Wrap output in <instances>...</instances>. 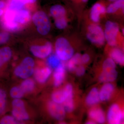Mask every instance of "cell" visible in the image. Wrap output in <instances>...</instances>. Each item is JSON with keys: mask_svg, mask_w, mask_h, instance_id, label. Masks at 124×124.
<instances>
[{"mask_svg": "<svg viewBox=\"0 0 124 124\" xmlns=\"http://www.w3.org/2000/svg\"><path fill=\"white\" fill-rule=\"evenodd\" d=\"M56 54L63 61H68L74 54V50L66 38L61 37L56 40L55 44Z\"/></svg>", "mask_w": 124, "mask_h": 124, "instance_id": "1", "label": "cell"}, {"mask_svg": "<svg viewBox=\"0 0 124 124\" xmlns=\"http://www.w3.org/2000/svg\"><path fill=\"white\" fill-rule=\"evenodd\" d=\"M32 20L40 35H46L49 33L51 29V24L48 17L45 12L37 11L32 16Z\"/></svg>", "mask_w": 124, "mask_h": 124, "instance_id": "2", "label": "cell"}, {"mask_svg": "<svg viewBox=\"0 0 124 124\" xmlns=\"http://www.w3.org/2000/svg\"><path fill=\"white\" fill-rule=\"evenodd\" d=\"M35 62L31 57L24 58L16 68L14 73L17 77L21 79L29 78L34 73Z\"/></svg>", "mask_w": 124, "mask_h": 124, "instance_id": "3", "label": "cell"}, {"mask_svg": "<svg viewBox=\"0 0 124 124\" xmlns=\"http://www.w3.org/2000/svg\"><path fill=\"white\" fill-rule=\"evenodd\" d=\"M86 37L92 44L99 46L103 45L105 42L104 31L97 24L93 23L89 25Z\"/></svg>", "mask_w": 124, "mask_h": 124, "instance_id": "4", "label": "cell"}, {"mask_svg": "<svg viewBox=\"0 0 124 124\" xmlns=\"http://www.w3.org/2000/svg\"><path fill=\"white\" fill-rule=\"evenodd\" d=\"M119 30V28L117 23L109 20L107 21L104 32L105 40L108 45L114 46L117 44V37Z\"/></svg>", "mask_w": 124, "mask_h": 124, "instance_id": "5", "label": "cell"}, {"mask_svg": "<svg viewBox=\"0 0 124 124\" xmlns=\"http://www.w3.org/2000/svg\"><path fill=\"white\" fill-rule=\"evenodd\" d=\"M12 114L18 121L29 119V115L26 109L24 102L20 99H16L12 102Z\"/></svg>", "mask_w": 124, "mask_h": 124, "instance_id": "6", "label": "cell"}, {"mask_svg": "<svg viewBox=\"0 0 124 124\" xmlns=\"http://www.w3.org/2000/svg\"><path fill=\"white\" fill-rule=\"evenodd\" d=\"M124 113L117 104H112L109 108L107 115V119L109 124H119L123 122Z\"/></svg>", "mask_w": 124, "mask_h": 124, "instance_id": "7", "label": "cell"}, {"mask_svg": "<svg viewBox=\"0 0 124 124\" xmlns=\"http://www.w3.org/2000/svg\"><path fill=\"white\" fill-rule=\"evenodd\" d=\"M31 17L29 10L22 9L17 11H12L10 15L9 20L20 26L28 22Z\"/></svg>", "mask_w": 124, "mask_h": 124, "instance_id": "8", "label": "cell"}, {"mask_svg": "<svg viewBox=\"0 0 124 124\" xmlns=\"http://www.w3.org/2000/svg\"><path fill=\"white\" fill-rule=\"evenodd\" d=\"M30 51L35 57L41 59L47 57L53 51V46L51 42L48 41L42 45H33L31 46Z\"/></svg>", "mask_w": 124, "mask_h": 124, "instance_id": "9", "label": "cell"}, {"mask_svg": "<svg viewBox=\"0 0 124 124\" xmlns=\"http://www.w3.org/2000/svg\"><path fill=\"white\" fill-rule=\"evenodd\" d=\"M106 2L104 0H100L93 5L90 15L93 22L97 23L100 21L101 15L106 13Z\"/></svg>", "mask_w": 124, "mask_h": 124, "instance_id": "10", "label": "cell"}, {"mask_svg": "<svg viewBox=\"0 0 124 124\" xmlns=\"http://www.w3.org/2000/svg\"><path fill=\"white\" fill-rule=\"evenodd\" d=\"M47 108L50 115L55 119L62 121L64 119L66 111L62 104L50 101L48 103Z\"/></svg>", "mask_w": 124, "mask_h": 124, "instance_id": "11", "label": "cell"}, {"mask_svg": "<svg viewBox=\"0 0 124 124\" xmlns=\"http://www.w3.org/2000/svg\"><path fill=\"white\" fill-rule=\"evenodd\" d=\"M12 55L11 49L8 46L0 48V78L4 75L5 68Z\"/></svg>", "mask_w": 124, "mask_h": 124, "instance_id": "12", "label": "cell"}, {"mask_svg": "<svg viewBox=\"0 0 124 124\" xmlns=\"http://www.w3.org/2000/svg\"><path fill=\"white\" fill-rule=\"evenodd\" d=\"M64 88L66 92L67 97L63 106L66 111L71 112L73 110L74 107L73 86L70 84H68Z\"/></svg>", "mask_w": 124, "mask_h": 124, "instance_id": "13", "label": "cell"}, {"mask_svg": "<svg viewBox=\"0 0 124 124\" xmlns=\"http://www.w3.org/2000/svg\"><path fill=\"white\" fill-rule=\"evenodd\" d=\"M51 72V68L48 67L38 68L34 71V77L37 82L40 84H43L48 79Z\"/></svg>", "mask_w": 124, "mask_h": 124, "instance_id": "14", "label": "cell"}, {"mask_svg": "<svg viewBox=\"0 0 124 124\" xmlns=\"http://www.w3.org/2000/svg\"><path fill=\"white\" fill-rule=\"evenodd\" d=\"M66 75L65 65L62 62L55 68L54 73V85L55 86H60L63 82Z\"/></svg>", "mask_w": 124, "mask_h": 124, "instance_id": "15", "label": "cell"}, {"mask_svg": "<svg viewBox=\"0 0 124 124\" xmlns=\"http://www.w3.org/2000/svg\"><path fill=\"white\" fill-rule=\"evenodd\" d=\"M115 90V87L110 82L106 83L99 91L100 101H106L109 100Z\"/></svg>", "mask_w": 124, "mask_h": 124, "instance_id": "16", "label": "cell"}, {"mask_svg": "<svg viewBox=\"0 0 124 124\" xmlns=\"http://www.w3.org/2000/svg\"><path fill=\"white\" fill-rule=\"evenodd\" d=\"M89 116L91 120L98 124H104L106 117L103 111L101 108H95L90 110Z\"/></svg>", "mask_w": 124, "mask_h": 124, "instance_id": "17", "label": "cell"}, {"mask_svg": "<svg viewBox=\"0 0 124 124\" xmlns=\"http://www.w3.org/2000/svg\"><path fill=\"white\" fill-rule=\"evenodd\" d=\"M117 77V72L116 69L103 70L99 76V81L104 83H108L115 81Z\"/></svg>", "mask_w": 124, "mask_h": 124, "instance_id": "18", "label": "cell"}, {"mask_svg": "<svg viewBox=\"0 0 124 124\" xmlns=\"http://www.w3.org/2000/svg\"><path fill=\"white\" fill-rule=\"evenodd\" d=\"M37 0H11L7 9L13 11H17L22 9L26 4H33Z\"/></svg>", "mask_w": 124, "mask_h": 124, "instance_id": "19", "label": "cell"}, {"mask_svg": "<svg viewBox=\"0 0 124 124\" xmlns=\"http://www.w3.org/2000/svg\"><path fill=\"white\" fill-rule=\"evenodd\" d=\"M100 101L98 90L95 87L93 88L86 98L85 102L86 104L89 106H93L98 103Z\"/></svg>", "mask_w": 124, "mask_h": 124, "instance_id": "20", "label": "cell"}, {"mask_svg": "<svg viewBox=\"0 0 124 124\" xmlns=\"http://www.w3.org/2000/svg\"><path fill=\"white\" fill-rule=\"evenodd\" d=\"M50 13L51 16L55 19L66 16V9L62 5L56 4L51 6Z\"/></svg>", "mask_w": 124, "mask_h": 124, "instance_id": "21", "label": "cell"}, {"mask_svg": "<svg viewBox=\"0 0 124 124\" xmlns=\"http://www.w3.org/2000/svg\"><path fill=\"white\" fill-rule=\"evenodd\" d=\"M124 0H116L114 2H110L106 7V13L113 14L120 9L124 12Z\"/></svg>", "mask_w": 124, "mask_h": 124, "instance_id": "22", "label": "cell"}, {"mask_svg": "<svg viewBox=\"0 0 124 124\" xmlns=\"http://www.w3.org/2000/svg\"><path fill=\"white\" fill-rule=\"evenodd\" d=\"M7 106V92L2 86L0 85V117L4 115Z\"/></svg>", "mask_w": 124, "mask_h": 124, "instance_id": "23", "label": "cell"}, {"mask_svg": "<svg viewBox=\"0 0 124 124\" xmlns=\"http://www.w3.org/2000/svg\"><path fill=\"white\" fill-rule=\"evenodd\" d=\"M111 58L116 63L120 65H124V55L123 51L117 48H115L112 50L110 54Z\"/></svg>", "mask_w": 124, "mask_h": 124, "instance_id": "24", "label": "cell"}, {"mask_svg": "<svg viewBox=\"0 0 124 124\" xmlns=\"http://www.w3.org/2000/svg\"><path fill=\"white\" fill-rule=\"evenodd\" d=\"M66 97V92L64 88L55 91L52 93L51 96L52 101L62 104L64 103Z\"/></svg>", "mask_w": 124, "mask_h": 124, "instance_id": "25", "label": "cell"}, {"mask_svg": "<svg viewBox=\"0 0 124 124\" xmlns=\"http://www.w3.org/2000/svg\"><path fill=\"white\" fill-rule=\"evenodd\" d=\"M81 56L79 54H76L68 60L67 67L69 71H72L75 70L77 65L81 63Z\"/></svg>", "mask_w": 124, "mask_h": 124, "instance_id": "26", "label": "cell"}, {"mask_svg": "<svg viewBox=\"0 0 124 124\" xmlns=\"http://www.w3.org/2000/svg\"><path fill=\"white\" fill-rule=\"evenodd\" d=\"M24 93H31L34 90L35 83L34 80L31 78H27L22 82L19 85Z\"/></svg>", "mask_w": 124, "mask_h": 124, "instance_id": "27", "label": "cell"}, {"mask_svg": "<svg viewBox=\"0 0 124 124\" xmlns=\"http://www.w3.org/2000/svg\"><path fill=\"white\" fill-rule=\"evenodd\" d=\"M61 61L56 54H53L49 56L46 62L50 67L55 69L62 63Z\"/></svg>", "mask_w": 124, "mask_h": 124, "instance_id": "28", "label": "cell"}, {"mask_svg": "<svg viewBox=\"0 0 124 124\" xmlns=\"http://www.w3.org/2000/svg\"><path fill=\"white\" fill-rule=\"evenodd\" d=\"M9 93L10 97L14 99H21L25 94L19 85L12 88L10 91Z\"/></svg>", "mask_w": 124, "mask_h": 124, "instance_id": "29", "label": "cell"}, {"mask_svg": "<svg viewBox=\"0 0 124 124\" xmlns=\"http://www.w3.org/2000/svg\"><path fill=\"white\" fill-rule=\"evenodd\" d=\"M54 24L58 29L62 30L66 28L68 26V20L66 16L54 19Z\"/></svg>", "mask_w": 124, "mask_h": 124, "instance_id": "30", "label": "cell"}, {"mask_svg": "<svg viewBox=\"0 0 124 124\" xmlns=\"http://www.w3.org/2000/svg\"><path fill=\"white\" fill-rule=\"evenodd\" d=\"M20 122L17 120L13 116L3 115L0 117V124H19Z\"/></svg>", "mask_w": 124, "mask_h": 124, "instance_id": "31", "label": "cell"}, {"mask_svg": "<svg viewBox=\"0 0 124 124\" xmlns=\"http://www.w3.org/2000/svg\"><path fill=\"white\" fill-rule=\"evenodd\" d=\"M116 69V63L111 58L106 59L102 64L103 70Z\"/></svg>", "mask_w": 124, "mask_h": 124, "instance_id": "32", "label": "cell"}, {"mask_svg": "<svg viewBox=\"0 0 124 124\" xmlns=\"http://www.w3.org/2000/svg\"><path fill=\"white\" fill-rule=\"evenodd\" d=\"M9 38L10 35L8 32L0 31V46L7 43Z\"/></svg>", "mask_w": 124, "mask_h": 124, "instance_id": "33", "label": "cell"}, {"mask_svg": "<svg viewBox=\"0 0 124 124\" xmlns=\"http://www.w3.org/2000/svg\"><path fill=\"white\" fill-rule=\"evenodd\" d=\"M69 4L77 6L84 5L86 4L89 0H65Z\"/></svg>", "mask_w": 124, "mask_h": 124, "instance_id": "34", "label": "cell"}, {"mask_svg": "<svg viewBox=\"0 0 124 124\" xmlns=\"http://www.w3.org/2000/svg\"><path fill=\"white\" fill-rule=\"evenodd\" d=\"M75 70H76V74L78 76H82L84 75L85 72V68L81 66L77 67Z\"/></svg>", "mask_w": 124, "mask_h": 124, "instance_id": "35", "label": "cell"}, {"mask_svg": "<svg viewBox=\"0 0 124 124\" xmlns=\"http://www.w3.org/2000/svg\"><path fill=\"white\" fill-rule=\"evenodd\" d=\"M90 60V57L88 54H84L81 56V63L85 64L88 62Z\"/></svg>", "mask_w": 124, "mask_h": 124, "instance_id": "36", "label": "cell"}, {"mask_svg": "<svg viewBox=\"0 0 124 124\" xmlns=\"http://www.w3.org/2000/svg\"><path fill=\"white\" fill-rule=\"evenodd\" d=\"M6 6V4L4 1L0 0V9H3Z\"/></svg>", "mask_w": 124, "mask_h": 124, "instance_id": "37", "label": "cell"}, {"mask_svg": "<svg viewBox=\"0 0 124 124\" xmlns=\"http://www.w3.org/2000/svg\"><path fill=\"white\" fill-rule=\"evenodd\" d=\"M86 124H95V122H94V121H93L92 120H91L89 121H88L86 123Z\"/></svg>", "mask_w": 124, "mask_h": 124, "instance_id": "38", "label": "cell"}, {"mask_svg": "<svg viewBox=\"0 0 124 124\" xmlns=\"http://www.w3.org/2000/svg\"><path fill=\"white\" fill-rule=\"evenodd\" d=\"M4 13V11L3 9H0V17L2 16Z\"/></svg>", "mask_w": 124, "mask_h": 124, "instance_id": "39", "label": "cell"}, {"mask_svg": "<svg viewBox=\"0 0 124 124\" xmlns=\"http://www.w3.org/2000/svg\"><path fill=\"white\" fill-rule=\"evenodd\" d=\"M106 0L110 3V2H114V1H115L116 0Z\"/></svg>", "mask_w": 124, "mask_h": 124, "instance_id": "40", "label": "cell"}]
</instances>
